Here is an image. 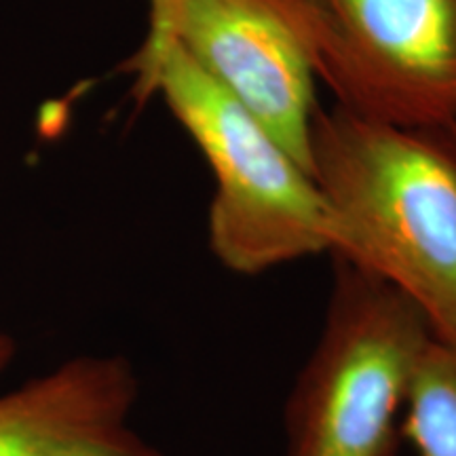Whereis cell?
Listing matches in <instances>:
<instances>
[{
  "mask_svg": "<svg viewBox=\"0 0 456 456\" xmlns=\"http://www.w3.org/2000/svg\"><path fill=\"white\" fill-rule=\"evenodd\" d=\"M269 3L336 106L397 127L456 121V0Z\"/></svg>",
  "mask_w": 456,
  "mask_h": 456,
  "instance_id": "277c9868",
  "label": "cell"
},
{
  "mask_svg": "<svg viewBox=\"0 0 456 456\" xmlns=\"http://www.w3.org/2000/svg\"><path fill=\"white\" fill-rule=\"evenodd\" d=\"M311 175L332 220V258L412 302L436 340L456 345V146L448 129L315 114Z\"/></svg>",
  "mask_w": 456,
  "mask_h": 456,
  "instance_id": "6da1fadb",
  "label": "cell"
},
{
  "mask_svg": "<svg viewBox=\"0 0 456 456\" xmlns=\"http://www.w3.org/2000/svg\"><path fill=\"white\" fill-rule=\"evenodd\" d=\"M15 351H17L15 340L11 338L9 334L0 332V372H3V370L7 368L11 362H13Z\"/></svg>",
  "mask_w": 456,
  "mask_h": 456,
  "instance_id": "9c48e42d",
  "label": "cell"
},
{
  "mask_svg": "<svg viewBox=\"0 0 456 456\" xmlns=\"http://www.w3.org/2000/svg\"><path fill=\"white\" fill-rule=\"evenodd\" d=\"M448 131H450V135H452V142H454V146H456V121L450 125Z\"/></svg>",
  "mask_w": 456,
  "mask_h": 456,
  "instance_id": "30bf717a",
  "label": "cell"
},
{
  "mask_svg": "<svg viewBox=\"0 0 456 456\" xmlns=\"http://www.w3.org/2000/svg\"><path fill=\"white\" fill-rule=\"evenodd\" d=\"M431 338L406 296L334 258L322 330L285 402V456H397Z\"/></svg>",
  "mask_w": 456,
  "mask_h": 456,
  "instance_id": "3957f363",
  "label": "cell"
},
{
  "mask_svg": "<svg viewBox=\"0 0 456 456\" xmlns=\"http://www.w3.org/2000/svg\"><path fill=\"white\" fill-rule=\"evenodd\" d=\"M151 3V30L142 49L131 60L129 70H140L151 64L171 41V26H174L175 11H178L182 0H148Z\"/></svg>",
  "mask_w": 456,
  "mask_h": 456,
  "instance_id": "ba28073f",
  "label": "cell"
},
{
  "mask_svg": "<svg viewBox=\"0 0 456 456\" xmlns=\"http://www.w3.org/2000/svg\"><path fill=\"white\" fill-rule=\"evenodd\" d=\"M159 91L212 169L209 248L224 269L262 275L332 252V220L313 175L175 43L135 72Z\"/></svg>",
  "mask_w": 456,
  "mask_h": 456,
  "instance_id": "7a4b0ae2",
  "label": "cell"
},
{
  "mask_svg": "<svg viewBox=\"0 0 456 456\" xmlns=\"http://www.w3.org/2000/svg\"><path fill=\"white\" fill-rule=\"evenodd\" d=\"M138 374L123 355H78L0 395V456H167L129 425Z\"/></svg>",
  "mask_w": 456,
  "mask_h": 456,
  "instance_id": "8992f818",
  "label": "cell"
},
{
  "mask_svg": "<svg viewBox=\"0 0 456 456\" xmlns=\"http://www.w3.org/2000/svg\"><path fill=\"white\" fill-rule=\"evenodd\" d=\"M311 174L315 72L269 0H182L171 41Z\"/></svg>",
  "mask_w": 456,
  "mask_h": 456,
  "instance_id": "5b68a950",
  "label": "cell"
},
{
  "mask_svg": "<svg viewBox=\"0 0 456 456\" xmlns=\"http://www.w3.org/2000/svg\"><path fill=\"white\" fill-rule=\"evenodd\" d=\"M402 440L419 456H456V345L431 338L402 416Z\"/></svg>",
  "mask_w": 456,
  "mask_h": 456,
  "instance_id": "52a82bcc",
  "label": "cell"
}]
</instances>
